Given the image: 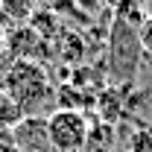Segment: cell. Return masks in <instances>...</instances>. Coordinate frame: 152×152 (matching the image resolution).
Returning a JSON list of instances; mask_svg holds the SVG:
<instances>
[{
  "instance_id": "6da1fadb",
  "label": "cell",
  "mask_w": 152,
  "mask_h": 152,
  "mask_svg": "<svg viewBox=\"0 0 152 152\" xmlns=\"http://www.w3.org/2000/svg\"><path fill=\"white\" fill-rule=\"evenodd\" d=\"M3 94L23 111V117H35L41 105L53 96V85H50L47 70L38 61L15 58L9 70L3 73Z\"/></svg>"
},
{
  "instance_id": "7a4b0ae2",
  "label": "cell",
  "mask_w": 152,
  "mask_h": 152,
  "mask_svg": "<svg viewBox=\"0 0 152 152\" xmlns=\"http://www.w3.org/2000/svg\"><path fill=\"white\" fill-rule=\"evenodd\" d=\"M47 134L56 152H82L91 137V123L79 108H58L47 117Z\"/></svg>"
},
{
  "instance_id": "3957f363",
  "label": "cell",
  "mask_w": 152,
  "mask_h": 152,
  "mask_svg": "<svg viewBox=\"0 0 152 152\" xmlns=\"http://www.w3.org/2000/svg\"><path fill=\"white\" fill-rule=\"evenodd\" d=\"M140 38L134 35V29L123 20H114L111 26V70L120 79H132L134 67H137V56H140Z\"/></svg>"
},
{
  "instance_id": "277c9868",
  "label": "cell",
  "mask_w": 152,
  "mask_h": 152,
  "mask_svg": "<svg viewBox=\"0 0 152 152\" xmlns=\"http://www.w3.org/2000/svg\"><path fill=\"white\" fill-rule=\"evenodd\" d=\"M15 134V146L18 152H47L50 146V134H47V117H23L18 126L12 129Z\"/></svg>"
},
{
  "instance_id": "5b68a950",
  "label": "cell",
  "mask_w": 152,
  "mask_h": 152,
  "mask_svg": "<svg viewBox=\"0 0 152 152\" xmlns=\"http://www.w3.org/2000/svg\"><path fill=\"white\" fill-rule=\"evenodd\" d=\"M3 47H6V53H12V56H18V58H29V61H35L32 53H35L38 47H47V41L38 35L29 23H18V29H12V32L6 35Z\"/></svg>"
},
{
  "instance_id": "8992f818",
  "label": "cell",
  "mask_w": 152,
  "mask_h": 152,
  "mask_svg": "<svg viewBox=\"0 0 152 152\" xmlns=\"http://www.w3.org/2000/svg\"><path fill=\"white\" fill-rule=\"evenodd\" d=\"M35 9H38V0H0L3 18L15 20V23H26L35 15Z\"/></svg>"
},
{
  "instance_id": "52a82bcc",
  "label": "cell",
  "mask_w": 152,
  "mask_h": 152,
  "mask_svg": "<svg viewBox=\"0 0 152 152\" xmlns=\"http://www.w3.org/2000/svg\"><path fill=\"white\" fill-rule=\"evenodd\" d=\"M20 120H23V111H20L6 94H0V126H3V129H15Z\"/></svg>"
},
{
  "instance_id": "ba28073f",
  "label": "cell",
  "mask_w": 152,
  "mask_h": 152,
  "mask_svg": "<svg viewBox=\"0 0 152 152\" xmlns=\"http://www.w3.org/2000/svg\"><path fill=\"white\" fill-rule=\"evenodd\" d=\"M137 38H140V47H143L146 53H152V15L143 18V23L137 26Z\"/></svg>"
},
{
  "instance_id": "9c48e42d",
  "label": "cell",
  "mask_w": 152,
  "mask_h": 152,
  "mask_svg": "<svg viewBox=\"0 0 152 152\" xmlns=\"http://www.w3.org/2000/svg\"><path fill=\"white\" fill-rule=\"evenodd\" d=\"M79 6L88 9V12H96V9H99V0H79Z\"/></svg>"
}]
</instances>
